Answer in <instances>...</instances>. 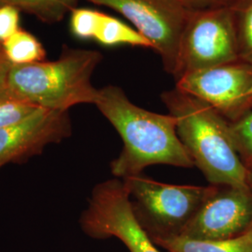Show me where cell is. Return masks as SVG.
Masks as SVG:
<instances>
[{"label":"cell","instance_id":"22","mask_svg":"<svg viewBox=\"0 0 252 252\" xmlns=\"http://www.w3.org/2000/svg\"><path fill=\"white\" fill-rule=\"evenodd\" d=\"M249 184H250V186H251V188L252 189V167L249 168ZM246 233H249V234H251L252 235V221Z\"/></svg>","mask_w":252,"mask_h":252},{"label":"cell","instance_id":"20","mask_svg":"<svg viewBox=\"0 0 252 252\" xmlns=\"http://www.w3.org/2000/svg\"><path fill=\"white\" fill-rule=\"evenodd\" d=\"M238 0H181L189 11L232 8Z\"/></svg>","mask_w":252,"mask_h":252},{"label":"cell","instance_id":"11","mask_svg":"<svg viewBox=\"0 0 252 252\" xmlns=\"http://www.w3.org/2000/svg\"><path fill=\"white\" fill-rule=\"evenodd\" d=\"M168 252H252V235L245 233L221 241H199L183 236L153 239Z\"/></svg>","mask_w":252,"mask_h":252},{"label":"cell","instance_id":"7","mask_svg":"<svg viewBox=\"0 0 252 252\" xmlns=\"http://www.w3.org/2000/svg\"><path fill=\"white\" fill-rule=\"evenodd\" d=\"M114 9L133 24L162 58L164 69L173 74L180 36L189 10L181 0H88Z\"/></svg>","mask_w":252,"mask_h":252},{"label":"cell","instance_id":"5","mask_svg":"<svg viewBox=\"0 0 252 252\" xmlns=\"http://www.w3.org/2000/svg\"><path fill=\"white\" fill-rule=\"evenodd\" d=\"M238 60L232 8L189 11L172 74L176 81L190 73Z\"/></svg>","mask_w":252,"mask_h":252},{"label":"cell","instance_id":"8","mask_svg":"<svg viewBox=\"0 0 252 252\" xmlns=\"http://www.w3.org/2000/svg\"><path fill=\"white\" fill-rule=\"evenodd\" d=\"M176 87L206 102L229 123L252 111V64L241 60L188 74Z\"/></svg>","mask_w":252,"mask_h":252},{"label":"cell","instance_id":"17","mask_svg":"<svg viewBox=\"0 0 252 252\" xmlns=\"http://www.w3.org/2000/svg\"><path fill=\"white\" fill-rule=\"evenodd\" d=\"M229 130L234 148L247 168L252 167V111L237 122L230 123Z\"/></svg>","mask_w":252,"mask_h":252},{"label":"cell","instance_id":"21","mask_svg":"<svg viewBox=\"0 0 252 252\" xmlns=\"http://www.w3.org/2000/svg\"><path fill=\"white\" fill-rule=\"evenodd\" d=\"M12 64L6 58L2 45L0 44V89L8 86L9 72Z\"/></svg>","mask_w":252,"mask_h":252},{"label":"cell","instance_id":"14","mask_svg":"<svg viewBox=\"0 0 252 252\" xmlns=\"http://www.w3.org/2000/svg\"><path fill=\"white\" fill-rule=\"evenodd\" d=\"M78 0H0V6L10 5L24 9L47 23L62 20L63 15L74 9Z\"/></svg>","mask_w":252,"mask_h":252},{"label":"cell","instance_id":"2","mask_svg":"<svg viewBox=\"0 0 252 252\" xmlns=\"http://www.w3.org/2000/svg\"><path fill=\"white\" fill-rule=\"evenodd\" d=\"M185 149L210 185H249V168L234 148L230 123L197 97L174 88L161 95Z\"/></svg>","mask_w":252,"mask_h":252},{"label":"cell","instance_id":"12","mask_svg":"<svg viewBox=\"0 0 252 252\" xmlns=\"http://www.w3.org/2000/svg\"><path fill=\"white\" fill-rule=\"evenodd\" d=\"M94 40L103 46L131 45L153 49L151 42L135 28L104 12L101 14Z\"/></svg>","mask_w":252,"mask_h":252},{"label":"cell","instance_id":"18","mask_svg":"<svg viewBox=\"0 0 252 252\" xmlns=\"http://www.w3.org/2000/svg\"><path fill=\"white\" fill-rule=\"evenodd\" d=\"M102 12L91 9H73L70 30L80 39H94L99 27Z\"/></svg>","mask_w":252,"mask_h":252},{"label":"cell","instance_id":"15","mask_svg":"<svg viewBox=\"0 0 252 252\" xmlns=\"http://www.w3.org/2000/svg\"><path fill=\"white\" fill-rule=\"evenodd\" d=\"M232 10L239 60L252 64V0H238Z\"/></svg>","mask_w":252,"mask_h":252},{"label":"cell","instance_id":"19","mask_svg":"<svg viewBox=\"0 0 252 252\" xmlns=\"http://www.w3.org/2000/svg\"><path fill=\"white\" fill-rule=\"evenodd\" d=\"M19 9L10 5L0 6V44L19 30Z\"/></svg>","mask_w":252,"mask_h":252},{"label":"cell","instance_id":"6","mask_svg":"<svg viewBox=\"0 0 252 252\" xmlns=\"http://www.w3.org/2000/svg\"><path fill=\"white\" fill-rule=\"evenodd\" d=\"M80 223L90 237H116L130 252H161L137 220L123 180H106L94 188Z\"/></svg>","mask_w":252,"mask_h":252},{"label":"cell","instance_id":"9","mask_svg":"<svg viewBox=\"0 0 252 252\" xmlns=\"http://www.w3.org/2000/svg\"><path fill=\"white\" fill-rule=\"evenodd\" d=\"M252 221V189L247 186L214 185L183 236L199 241H221L245 234Z\"/></svg>","mask_w":252,"mask_h":252},{"label":"cell","instance_id":"1","mask_svg":"<svg viewBox=\"0 0 252 252\" xmlns=\"http://www.w3.org/2000/svg\"><path fill=\"white\" fill-rule=\"evenodd\" d=\"M94 105L124 142L123 151L110 163L111 172L118 179L143 174L145 168L154 164L194 166L180 141L177 121L171 114H158L139 108L115 85L98 89Z\"/></svg>","mask_w":252,"mask_h":252},{"label":"cell","instance_id":"10","mask_svg":"<svg viewBox=\"0 0 252 252\" xmlns=\"http://www.w3.org/2000/svg\"><path fill=\"white\" fill-rule=\"evenodd\" d=\"M72 134L67 111L39 108L15 125L0 129V168L21 163L38 155L44 148L60 143Z\"/></svg>","mask_w":252,"mask_h":252},{"label":"cell","instance_id":"3","mask_svg":"<svg viewBox=\"0 0 252 252\" xmlns=\"http://www.w3.org/2000/svg\"><path fill=\"white\" fill-rule=\"evenodd\" d=\"M102 60L97 51L66 48L59 59L12 65L9 89L36 107L67 111L80 104H95L98 89L92 76Z\"/></svg>","mask_w":252,"mask_h":252},{"label":"cell","instance_id":"4","mask_svg":"<svg viewBox=\"0 0 252 252\" xmlns=\"http://www.w3.org/2000/svg\"><path fill=\"white\" fill-rule=\"evenodd\" d=\"M124 180L135 217L152 240L180 236L214 185L165 184L144 174Z\"/></svg>","mask_w":252,"mask_h":252},{"label":"cell","instance_id":"16","mask_svg":"<svg viewBox=\"0 0 252 252\" xmlns=\"http://www.w3.org/2000/svg\"><path fill=\"white\" fill-rule=\"evenodd\" d=\"M38 107L15 94L9 86L0 89V129L27 119Z\"/></svg>","mask_w":252,"mask_h":252},{"label":"cell","instance_id":"13","mask_svg":"<svg viewBox=\"0 0 252 252\" xmlns=\"http://www.w3.org/2000/svg\"><path fill=\"white\" fill-rule=\"evenodd\" d=\"M6 58L12 65H25L43 62L45 49L36 36L20 30L2 43Z\"/></svg>","mask_w":252,"mask_h":252}]
</instances>
